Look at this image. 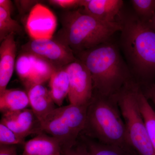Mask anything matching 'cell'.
Here are the masks:
<instances>
[{"mask_svg":"<svg viewBox=\"0 0 155 155\" xmlns=\"http://www.w3.org/2000/svg\"><path fill=\"white\" fill-rule=\"evenodd\" d=\"M11 13L0 7V41L2 42L12 33H19L22 31L21 25L12 19Z\"/></svg>","mask_w":155,"mask_h":155,"instance_id":"obj_20","label":"cell"},{"mask_svg":"<svg viewBox=\"0 0 155 155\" xmlns=\"http://www.w3.org/2000/svg\"><path fill=\"white\" fill-rule=\"evenodd\" d=\"M31 55L32 58V70L30 77L24 84L27 90L34 85L43 84L50 80L52 74L57 69L47 61Z\"/></svg>","mask_w":155,"mask_h":155,"instance_id":"obj_17","label":"cell"},{"mask_svg":"<svg viewBox=\"0 0 155 155\" xmlns=\"http://www.w3.org/2000/svg\"><path fill=\"white\" fill-rule=\"evenodd\" d=\"M62 155H91L85 142L79 136L77 142L72 147L63 149Z\"/></svg>","mask_w":155,"mask_h":155,"instance_id":"obj_24","label":"cell"},{"mask_svg":"<svg viewBox=\"0 0 155 155\" xmlns=\"http://www.w3.org/2000/svg\"><path fill=\"white\" fill-rule=\"evenodd\" d=\"M1 123L24 139L30 134L43 133L41 122L31 109L3 113Z\"/></svg>","mask_w":155,"mask_h":155,"instance_id":"obj_10","label":"cell"},{"mask_svg":"<svg viewBox=\"0 0 155 155\" xmlns=\"http://www.w3.org/2000/svg\"><path fill=\"white\" fill-rule=\"evenodd\" d=\"M80 136L86 143L91 155H137L130 149L104 144L84 136Z\"/></svg>","mask_w":155,"mask_h":155,"instance_id":"obj_19","label":"cell"},{"mask_svg":"<svg viewBox=\"0 0 155 155\" xmlns=\"http://www.w3.org/2000/svg\"><path fill=\"white\" fill-rule=\"evenodd\" d=\"M145 95L147 98L149 97L152 100L153 103L155 105V93L151 91H148L145 93Z\"/></svg>","mask_w":155,"mask_h":155,"instance_id":"obj_29","label":"cell"},{"mask_svg":"<svg viewBox=\"0 0 155 155\" xmlns=\"http://www.w3.org/2000/svg\"><path fill=\"white\" fill-rule=\"evenodd\" d=\"M57 21L53 12L45 6L36 4L31 10L26 28L32 39L53 38Z\"/></svg>","mask_w":155,"mask_h":155,"instance_id":"obj_9","label":"cell"},{"mask_svg":"<svg viewBox=\"0 0 155 155\" xmlns=\"http://www.w3.org/2000/svg\"><path fill=\"white\" fill-rule=\"evenodd\" d=\"M27 92L31 109L41 122L56 108L50 90L43 84H39L31 87Z\"/></svg>","mask_w":155,"mask_h":155,"instance_id":"obj_13","label":"cell"},{"mask_svg":"<svg viewBox=\"0 0 155 155\" xmlns=\"http://www.w3.org/2000/svg\"><path fill=\"white\" fill-rule=\"evenodd\" d=\"M121 49L134 80L143 91L155 79V31L134 14L120 15Z\"/></svg>","mask_w":155,"mask_h":155,"instance_id":"obj_1","label":"cell"},{"mask_svg":"<svg viewBox=\"0 0 155 155\" xmlns=\"http://www.w3.org/2000/svg\"><path fill=\"white\" fill-rule=\"evenodd\" d=\"M65 67L69 77L68 97L70 104L76 105L89 104L92 99L94 91L89 70L78 59Z\"/></svg>","mask_w":155,"mask_h":155,"instance_id":"obj_8","label":"cell"},{"mask_svg":"<svg viewBox=\"0 0 155 155\" xmlns=\"http://www.w3.org/2000/svg\"><path fill=\"white\" fill-rule=\"evenodd\" d=\"M22 52L47 61L56 69L63 68L77 60L68 47L54 39H31L22 46Z\"/></svg>","mask_w":155,"mask_h":155,"instance_id":"obj_7","label":"cell"},{"mask_svg":"<svg viewBox=\"0 0 155 155\" xmlns=\"http://www.w3.org/2000/svg\"><path fill=\"white\" fill-rule=\"evenodd\" d=\"M81 0H50L49 2L53 5L63 8L69 9L80 7Z\"/></svg>","mask_w":155,"mask_h":155,"instance_id":"obj_25","label":"cell"},{"mask_svg":"<svg viewBox=\"0 0 155 155\" xmlns=\"http://www.w3.org/2000/svg\"><path fill=\"white\" fill-rule=\"evenodd\" d=\"M139 87L134 81L128 83L116 95L117 103L130 148L137 155H155L139 106L137 94Z\"/></svg>","mask_w":155,"mask_h":155,"instance_id":"obj_5","label":"cell"},{"mask_svg":"<svg viewBox=\"0 0 155 155\" xmlns=\"http://www.w3.org/2000/svg\"><path fill=\"white\" fill-rule=\"evenodd\" d=\"M117 94L108 97L94 92L87 108L85 127L80 135L104 144L132 150L127 143Z\"/></svg>","mask_w":155,"mask_h":155,"instance_id":"obj_4","label":"cell"},{"mask_svg":"<svg viewBox=\"0 0 155 155\" xmlns=\"http://www.w3.org/2000/svg\"><path fill=\"white\" fill-rule=\"evenodd\" d=\"M18 2L19 4L20 8L23 11H28L32 7L35 5L36 1H19Z\"/></svg>","mask_w":155,"mask_h":155,"instance_id":"obj_27","label":"cell"},{"mask_svg":"<svg viewBox=\"0 0 155 155\" xmlns=\"http://www.w3.org/2000/svg\"><path fill=\"white\" fill-rule=\"evenodd\" d=\"M88 105L55 108L41 122L43 132L58 140L63 149L72 147L85 127Z\"/></svg>","mask_w":155,"mask_h":155,"instance_id":"obj_6","label":"cell"},{"mask_svg":"<svg viewBox=\"0 0 155 155\" xmlns=\"http://www.w3.org/2000/svg\"><path fill=\"white\" fill-rule=\"evenodd\" d=\"M25 139L22 138L9 129L5 125L0 123V145H16L24 144Z\"/></svg>","mask_w":155,"mask_h":155,"instance_id":"obj_23","label":"cell"},{"mask_svg":"<svg viewBox=\"0 0 155 155\" xmlns=\"http://www.w3.org/2000/svg\"><path fill=\"white\" fill-rule=\"evenodd\" d=\"M148 91H151L155 93V85H154L152 87H151L149 89L147 90L146 91L144 92H143V93L147 92Z\"/></svg>","mask_w":155,"mask_h":155,"instance_id":"obj_31","label":"cell"},{"mask_svg":"<svg viewBox=\"0 0 155 155\" xmlns=\"http://www.w3.org/2000/svg\"><path fill=\"white\" fill-rule=\"evenodd\" d=\"M30 106L28 94L17 89H6L0 94V110L2 114L20 110Z\"/></svg>","mask_w":155,"mask_h":155,"instance_id":"obj_16","label":"cell"},{"mask_svg":"<svg viewBox=\"0 0 155 155\" xmlns=\"http://www.w3.org/2000/svg\"><path fill=\"white\" fill-rule=\"evenodd\" d=\"M122 0H81V12L103 22L117 21L123 5Z\"/></svg>","mask_w":155,"mask_h":155,"instance_id":"obj_11","label":"cell"},{"mask_svg":"<svg viewBox=\"0 0 155 155\" xmlns=\"http://www.w3.org/2000/svg\"><path fill=\"white\" fill-rule=\"evenodd\" d=\"M0 155H17L15 145H0Z\"/></svg>","mask_w":155,"mask_h":155,"instance_id":"obj_26","label":"cell"},{"mask_svg":"<svg viewBox=\"0 0 155 155\" xmlns=\"http://www.w3.org/2000/svg\"><path fill=\"white\" fill-rule=\"evenodd\" d=\"M0 7L11 13L12 11V2L10 0H0Z\"/></svg>","mask_w":155,"mask_h":155,"instance_id":"obj_28","label":"cell"},{"mask_svg":"<svg viewBox=\"0 0 155 155\" xmlns=\"http://www.w3.org/2000/svg\"></svg>","mask_w":155,"mask_h":155,"instance_id":"obj_32","label":"cell"},{"mask_svg":"<svg viewBox=\"0 0 155 155\" xmlns=\"http://www.w3.org/2000/svg\"><path fill=\"white\" fill-rule=\"evenodd\" d=\"M140 110L146 126L150 141L155 152V111L140 87L137 94Z\"/></svg>","mask_w":155,"mask_h":155,"instance_id":"obj_18","label":"cell"},{"mask_svg":"<svg viewBox=\"0 0 155 155\" xmlns=\"http://www.w3.org/2000/svg\"><path fill=\"white\" fill-rule=\"evenodd\" d=\"M63 148L58 140L41 133L25 142L22 155H61Z\"/></svg>","mask_w":155,"mask_h":155,"instance_id":"obj_14","label":"cell"},{"mask_svg":"<svg viewBox=\"0 0 155 155\" xmlns=\"http://www.w3.org/2000/svg\"><path fill=\"white\" fill-rule=\"evenodd\" d=\"M135 14L143 22H147L155 13V0L130 1Z\"/></svg>","mask_w":155,"mask_h":155,"instance_id":"obj_21","label":"cell"},{"mask_svg":"<svg viewBox=\"0 0 155 155\" xmlns=\"http://www.w3.org/2000/svg\"><path fill=\"white\" fill-rule=\"evenodd\" d=\"M147 23L148 24L151 28H153L154 30L155 31V13L152 18L148 22H147Z\"/></svg>","mask_w":155,"mask_h":155,"instance_id":"obj_30","label":"cell"},{"mask_svg":"<svg viewBox=\"0 0 155 155\" xmlns=\"http://www.w3.org/2000/svg\"><path fill=\"white\" fill-rule=\"evenodd\" d=\"M32 67L31 55L22 52L16 61L15 69L17 75L24 84L30 77Z\"/></svg>","mask_w":155,"mask_h":155,"instance_id":"obj_22","label":"cell"},{"mask_svg":"<svg viewBox=\"0 0 155 155\" xmlns=\"http://www.w3.org/2000/svg\"><path fill=\"white\" fill-rule=\"evenodd\" d=\"M15 34L12 33L2 41L0 46V94L7 89L16 65L17 45Z\"/></svg>","mask_w":155,"mask_h":155,"instance_id":"obj_12","label":"cell"},{"mask_svg":"<svg viewBox=\"0 0 155 155\" xmlns=\"http://www.w3.org/2000/svg\"><path fill=\"white\" fill-rule=\"evenodd\" d=\"M49 81L50 93L53 101L58 107H62L69 89V75L65 67L56 69Z\"/></svg>","mask_w":155,"mask_h":155,"instance_id":"obj_15","label":"cell"},{"mask_svg":"<svg viewBox=\"0 0 155 155\" xmlns=\"http://www.w3.org/2000/svg\"><path fill=\"white\" fill-rule=\"evenodd\" d=\"M61 22L62 27L53 38L69 47L75 55L110 40L122 28L118 20L103 22L80 9L64 12Z\"/></svg>","mask_w":155,"mask_h":155,"instance_id":"obj_3","label":"cell"},{"mask_svg":"<svg viewBox=\"0 0 155 155\" xmlns=\"http://www.w3.org/2000/svg\"><path fill=\"white\" fill-rule=\"evenodd\" d=\"M75 55L89 70L94 92L112 96L134 81L119 48L110 40Z\"/></svg>","mask_w":155,"mask_h":155,"instance_id":"obj_2","label":"cell"}]
</instances>
